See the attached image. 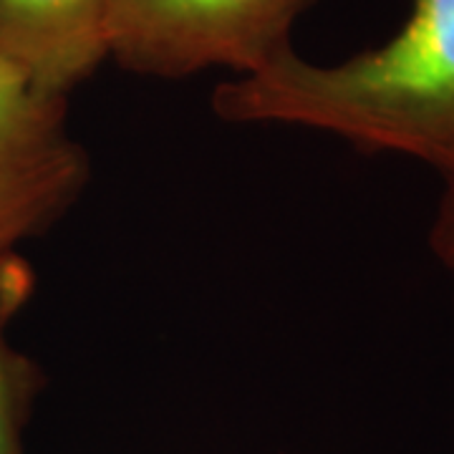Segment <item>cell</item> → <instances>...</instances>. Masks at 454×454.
<instances>
[{"mask_svg":"<svg viewBox=\"0 0 454 454\" xmlns=\"http://www.w3.org/2000/svg\"><path fill=\"white\" fill-rule=\"evenodd\" d=\"M429 247L454 283V172L442 175V192L429 227Z\"/></svg>","mask_w":454,"mask_h":454,"instance_id":"8992f818","label":"cell"},{"mask_svg":"<svg viewBox=\"0 0 454 454\" xmlns=\"http://www.w3.org/2000/svg\"><path fill=\"white\" fill-rule=\"evenodd\" d=\"M91 182V160L68 127V97L0 59V253L43 235Z\"/></svg>","mask_w":454,"mask_h":454,"instance_id":"3957f363","label":"cell"},{"mask_svg":"<svg viewBox=\"0 0 454 454\" xmlns=\"http://www.w3.org/2000/svg\"><path fill=\"white\" fill-rule=\"evenodd\" d=\"M227 124L321 131L454 172V0H409L399 31L336 64L295 49L212 94Z\"/></svg>","mask_w":454,"mask_h":454,"instance_id":"6da1fadb","label":"cell"},{"mask_svg":"<svg viewBox=\"0 0 454 454\" xmlns=\"http://www.w3.org/2000/svg\"><path fill=\"white\" fill-rule=\"evenodd\" d=\"M33 286L35 276L23 255L18 250L0 253V454H28L26 429L43 389L35 361L11 340V325L31 301Z\"/></svg>","mask_w":454,"mask_h":454,"instance_id":"5b68a950","label":"cell"},{"mask_svg":"<svg viewBox=\"0 0 454 454\" xmlns=\"http://www.w3.org/2000/svg\"><path fill=\"white\" fill-rule=\"evenodd\" d=\"M313 0H109V61L177 82L202 71L253 74L293 49Z\"/></svg>","mask_w":454,"mask_h":454,"instance_id":"7a4b0ae2","label":"cell"},{"mask_svg":"<svg viewBox=\"0 0 454 454\" xmlns=\"http://www.w3.org/2000/svg\"><path fill=\"white\" fill-rule=\"evenodd\" d=\"M0 59L71 97L109 61V0H0Z\"/></svg>","mask_w":454,"mask_h":454,"instance_id":"277c9868","label":"cell"}]
</instances>
